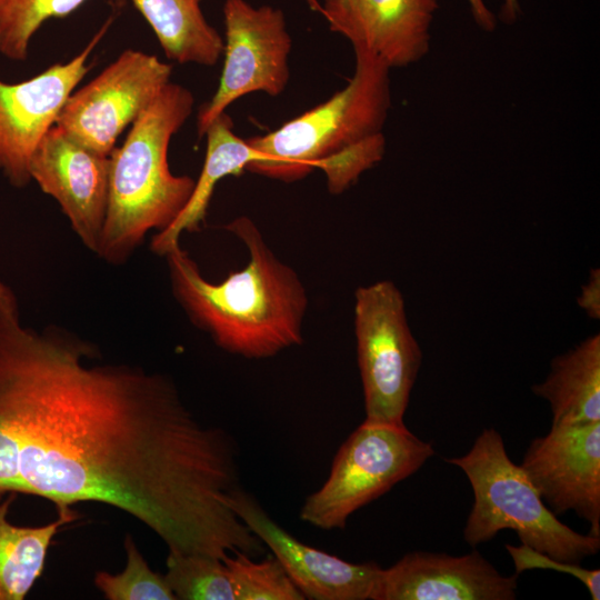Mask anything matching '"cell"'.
<instances>
[{"mask_svg": "<svg viewBox=\"0 0 600 600\" xmlns=\"http://www.w3.org/2000/svg\"><path fill=\"white\" fill-rule=\"evenodd\" d=\"M98 358L67 329L24 326L0 277V434L19 492L58 511L118 508L169 551L259 554L262 542L230 506L242 488L233 438L202 422L166 374Z\"/></svg>", "mask_w": 600, "mask_h": 600, "instance_id": "1", "label": "cell"}, {"mask_svg": "<svg viewBox=\"0 0 600 600\" xmlns=\"http://www.w3.org/2000/svg\"><path fill=\"white\" fill-rule=\"evenodd\" d=\"M224 228L247 248L248 263L213 283L179 243L164 256L174 299L229 353L266 359L302 344L309 299L300 277L274 254L249 217Z\"/></svg>", "mask_w": 600, "mask_h": 600, "instance_id": "2", "label": "cell"}, {"mask_svg": "<svg viewBox=\"0 0 600 600\" xmlns=\"http://www.w3.org/2000/svg\"><path fill=\"white\" fill-rule=\"evenodd\" d=\"M354 56V73L343 89L280 128L246 139L259 153L246 171L294 182L319 169L328 191L340 194L383 159L390 68L368 52Z\"/></svg>", "mask_w": 600, "mask_h": 600, "instance_id": "3", "label": "cell"}, {"mask_svg": "<svg viewBox=\"0 0 600 600\" xmlns=\"http://www.w3.org/2000/svg\"><path fill=\"white\" fill-rule=\"evenodd\" d=\"M193 93L169 82L110 153L109 200L97 254L123 264L151 230L168 228L187 206L196 180L169 169L171 138L192 113Z\"/></svg>", "mask_w": 600, "mask_h": 600, "instance_id": "4", "label": "cell"}, {"mask_svg": "<svg viewBox=\"0 0 600 600\" xmlns=\"http://www.w3.org/2000/svg\"><path fill=\"white\" fill-rule=\"evenodd\" d=\"M447 461L466 473L473 491L463 529L471 547L511 529L522 544L559 561L580 563L598 553L600 538L579 533L556 517L493 428L484 429L464 456Z\"/></svg>", "mask_w": 600, "mask_h": 600, "instance_id": "5", "label": "cell"}, {"mask_svg": "<svg viewBox=\"0 0 600 600\" xmlns=\"http://www.w3.org/2000/svg\"><path fill=\"white\" fill-rule=\"evenodd\" d=\"M434 453L404 423L366 419L342 443L328 479L306 499L299 518L322 530L343 529L353 512L417 472Z\"/></svg>", "mask_w": 600, "mask_h": 600, "instance_id": "6", "label": "cell"}, {"mask_svg": "<svg viewBox=\"0 0 600 600\" xmlns=\"http://www.w3.org/2000/svg\"><path fill=\"white\" fill-rule=\"evenodd\" d=\"M353 324L366 419L403 424L422 352L398 287L389 280L359 287Z\"/></svg>", "mask_w": 600, "mask_h": 600, "instance_id": "7", "label": "cell"}, {"mask_svg": "<svg viewBox=\"0 0 600 600\" xmlns=\"http://www.w3.org/2000/svg\"><path fill=\"white\" fill-rule=\"evenodd\" d=\"M223 19V68L214 94L199 110V138L239 98L258 91L277 97L290 78L292 40L281 9L226 0Z\"/></svg>", "mask_w": 600, "mask_h": 600, "instance_id": "8", "label": "cell"}, {"mask_svg": "<svg viewBox=\"0 0 600 600\" xmlns=\"http://www.w3.org/2000/svg\"><path fill=\"white\" fill-rule=\"evenodd\" d=\"M172 66L126 49L86 86L74 90L56 126L82 146L110 156L120 134L170 82Z\"/></svg>", "mask_w": 600, "mask_h": 600, "instance_id": "9", "label": "cell"}, {"mask_svg": "<svg viewBox=\"0 0 600 600\" xmlns=\"http://www.w3.org/2000/svg\"><path fill=\"white\" fill-rule=\"evenodd\" d=\"M111 22L112 18L107 20L68 62L54 63L20 82L0 79V172L11 186L23 188L31 181L29 166L34 150L89 72V57Z\"/></svg>", "mask_w": 600, "mask_h": 600, "instance_id": "10", "label": "cell"}, {"mask_svg": "<svg viewBox=\"0 0 600 600\" xmlns=\"http://www.w3.org/2000/svg\"><path fill=\"white\" fill-rule=\"evenodd\" d=\"M519 466L554 514L574 511L600 538V421L552 424Z\"/></svg>", "mask_w": 600, "mask_h": 600, "instance_id": "11", "label": "cell"}, {"mask_svg": "<svg viewBox=\"0 0 600 600\" xmlns=\"http://www.w3.org/2000/svg\"><path fill=\"white\" fill-rule=\"evenodd\" d=\"M29 173L59 203L84 247L97 254L108 209L110 156L82 146L54 124L34 150Z\"/></svg>", "mask_w": 600, "mask_h": 600, "instance_id": "12", "label": "cell"}, {"mask_svg": "<svg viewBox=\"0 0 600 600\" xmlns=\"http://www.w3.org/2000/svg\"><path fill=\"white\" fill-rule=\"evenodd\" d=\"M230 506L277 558L306 599H372L381 569L376 562L352 563L304 544L280 527L243 488L236 491Z\"/></svg>", "mask_w": 600, "mask_h": 600, "instance_id": "13", "label": "cell"}, {"mask_svg": "<svg viewBox=\"0 0 600 600\" xmlns=\"http://www.w3.org/2000/svg\"><path fill=\"white\" fill-rule=\"evenodd\" d=\"M438 7V0H321L318 10L353 51L368 52L391 69L429 52Z\"/></svg>", "mask_w": 600, "mask_h": 600, "instance_id": "14", "label": "cell"}, {"mask_svg": "<svg viewBox=\"0 0 600 600\" xmlns=\"http://www.w3.org/2000/svg\"><path fill=\"white\" fill-rule=\"evenodd\" d=\"M518 573L501 574L479 551H413L380 569L371 600H513Z\"/></svg>", "mask_w": 600, "mask_h": 600, "instance_id": "15", "label": "cell"}, {"mask_svg": "<svg viewBox=\"0 0 600 600\" xmlns=\"http://www.w3.org/2000/svg\"><path fill=\"white\" fill-rule=\"evenodd\" d=\"M204 136L207 151L203 167L187 206L168 228L157 232L151 240L150 248L158 256L164 257L179 244L183 232L201 229L214 188L220 180L228 176H240L248 164L259 159V153L247 140L233 132V122L227 112L209 124Z\"/></svg>", "mask_w": 600, "mask_h": 600, "instance_id": "16", "label": "cell"}, {"mask_svg": "<svg viewBox=\"0 0 600 600\" xmlns=\"http://www.w3.org/2000/svg\"><path fill=\"white\" fill-rule=\"evenodd\" d=\"M532 392L550 404L552 424L600 421V336L593 334L557 356Z\"/></svg>", "mask_w": 600, "mask_h": 600, "instance_id": "17", "label": "cell"}, {"mask_svg": "<svg viewBox=\"0 0 600 600\" xmlns=\"http://www.w3.org/2000/svg\"><path fill=\"white\" fill-rule=\"evenodd\" d=\"M203 0H131L152 29L166 57L180 64L213 67L223 39L206 19Z\"/></svg>", "mask_w": 600, "mask_h": 600, "instance_id": "18", "label": "cell"}, {"mask_svg": "<svg viewBox=\"0 0 600 600\" xmlns=\"http://www.w3.org/2000/svg\"><path fill=\"white\" fill-rule=\"evenodd\" d=\"M14 493L0 502V600H22L40 578L48 549L59 528L76 518L72 510L41 527H19L8 520Z\"/></svg>", "mask_w": 600, "mask_h": 600, "instance_id": "19", "label": "cell"}, {"mask_svg": "<svg viewBox=\"0 0 600 600\" xmlns=\"http://www.w3.org/2000/svg\"><path fill=\"white\" fill-rule=\"evenodd\" d=\"M87 0H0V54L24 61L32 38L50 19L66 18ZM127 0H112L118 8Z\"/></svg>", "mask_w": 600, "mask_h": 600, "instance_id": "20", "label": "cell"}, {"mask_svg": "<svg viewBox=\"0 0 600 600\" xmlns=\"http://www.w3.org/2000/svg\"><path fill=\"white\" fill-rule=\"evenodd\" d=\"M164 578L176 599L234 600L222 560L197 553L169 551Z\"/></svg>", "mask_w": 600, "mask_h": 600, "instance_id": "21", "label": "cell"}, {"mask_svg": "<svg viewBox=\"0 0 600 600\" xmlns=\"http://www.w3.org/2000/svg\"><path fill=\"white\" fill-rule=\"evenodd\" d=\"M234 600H304L281 563L272 554L253 560L244 552H233L223 560Z\"/></svg>", "mask_w": 600, "mask_h": 600, "instance_id": "22", "label": "cell"}, {"mask_svg": "<svg viewBox=\"0 0 600 600\" xmlns=\"http://www.w3.org/2000/svg\"><path fill=\"white\" fill-rule=\"evenodd\" d=\"M126 567L122 572L112 574L99 571L94 586L109 600H177L164 576L154 572L134 543L131 536L126 537Z\"/></svg>", "mask_w": 600, "mask_h": 600, "instance_id": "23", "label": "cell"}, {"mask_svg": "<svg viewBox=\"0 0 600 600\" xmlns=\"http://www.w3.org/2000/svg\"><path fill=\"white\" fill-rule=\"evenodd\" d=\"M506 549L513 561L516 573L520 574L523 571L533 569H550L563 572L583 583L592 600L600 599L599 569H586L580 563L559 561L522 543L518 547L506 544Z\"/></svg>", "mask_w": 600, "mask_h": 600, "instance_id": "24", "label": "cell"}, {"mask_svg": "<svg viewBox=\"0 0 600 600\" xmlns=\"http://www.w3.org/2000/svg\"><path fill=\"white\" fill-rule=\"evenodd\" d=\"M577 303L589 318L597 320L600 318V270L598 268L591 269Z\"/></svg>", "mask_w": 600, "mask_h": 600, "instance_id": "25", "label": "cell"}, {"mask_svg": "<svg viewBox=\"0 0 600 600\" xmlns=\"http://www.w3.org/2000/svg\"><path fill=\"white\" fill-rule=\"evenodd\" d=\"M9 492H19V481L11 449L0 434V498Z\"/></svg>", "mask_w": 600, "mask_h": 600, "instance_id": "26", "label": "cell"}, {"mask_svg": "<svg viewBox=\"0 0 600 600\" xmlns=\"http://www.w3.org/2000/svg\"><path fill=\"white\" fill-rule=\"evenodd\" d=\"M471 14L476 23L484 31H493L497 26V18L486 6L483 0H468Z\"/></svg>", "mask_w": 600, "mask_h": 600, "instance_id": "27", "label": "cell"}, {"mask_svg": "<svg viewBox=\"0 0 600 600\" xmlns=\"http://www.w3.org/2000/svg\"><path fill=\"white\" fill-rule=\"evenodd\" d=\"M520 13L519 0H503L499 17L503 23L511 24L517 21Z\"/></svg>", "mask_w": 600, "mask_h": 600, "instance_id": "28", "label": "cell"}]
</instances>
